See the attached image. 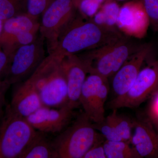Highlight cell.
I'll use <instances>...</instances> for the list:
<instances>
[{"label": "cell", "mask_w": 158, "mask_h": 158, "mask_svg": "<svg viewBox=\"0 0 158 158\" xmlns=\"http://www.w3.org/2000/svg\"><path fill=\"white\" fill-rule=\"evenodd\" d=\"M102 140L106 139L84 113L52 143L58 158H84L96 142Z\"/></svg>", "instance_id": "cell-3"}, {"label": "cell", "mask_w": 158, "mask_h": 158, "mask_svg": "<svg viewBox=\"0 0 158 158\" xmlns=\"http://www.w3.org/2000/svg\"><path fill=\"white\" fill-rule=\"evenodd\" d=\"M54 0H26V12L38 19Z\"/></svg>", "instance_id": "cell-24"}, {"label": "cell", "mask_w": 158, "mask_h": 158, "mask_svg": "<svg viewBox=\"0 0 158 158\" xmlns=\"http://www.w3.org/2000/svg\"><path fill=\"white\" fill-rule=\"evenodd\" d=\"M40 22L26 12L4 21L2 33L0 37V45L11 37L24 32H39Z\"/></svg>", "instance_id": "cell-16"}, {"label": "cell", "mask_w": 158, "mask_h": 158, "mask_svg": "<svg viewBox=\"0 0 158 158\" xmlns=\"http://www.w3.org/2000/svg\"><path fill=\"white\" fill-rule=\"evenodd\" d=\"M38 131L20 158H58L52 142Z\"/></svg>", "instance_id": "cell-17"}, {"label": "cell", "mask_w": 158, "mask_h": 158, "mask_svg": "<svg viewBox=\"0 0 158 158\" xmlns=\"http://www.w3.org/2000/svg\"><path fill=\"white\" fill-rule=\"evenodd\" d=\"M156 31L158 30V0H140Z\"/></svg>", "instance_id": "cell-26"}, {"label": "cell", "mask_w": 158, "mask_h": 158, "mask_svg": "<svg viewBox=\"0 0 158 158\" xmlns=\"http://www.w3.org/2000/svg\"><path fill=\"white\" fill-rule=\"evenodd\" d=\"M73 113V110L67 105L59 108L43 106L26 118L38 131L56 133L64 129L71 119Z\"/></svg>", "instance_id": "cell-10"}, {"label": "cell", "mask_w": 158, "mask_h": 158, "mask_svg": "<svg viewBox=\"0 0 158 158\" xmlns=\"http://www.w3.org/2000/svg\"><path fill=\"white\" fill-rule=\"evenodd\" d=\"M4 21H5L0 19V37H1V35H2V33Z\"/></svg>", "instance_id": "cell-32"}, {"label": "cell", "mask_w": 158, "mask_h": 158, "mask_svg": "<svg viewBox=\"0 0 158 158\" xmlns=\"http://www.w3.org/2000/svg\"><path fill=\"white\" fill-rule=\"evenodd\" d=\"M95 129L103 136L106 140L111 141H122L118 135L109 116L99 123H93Z\"/></svg>", "instance_id": "cell-23"}, {"label": "cell", "mask_w": 158, "mask_h": 158, "mask_svg": "<svg viewBox=\"0 0 158 158\" xmlns=\"http://www.w3.org/2000/svg\"><path fill=\"white\" fill-rule=\"evenodd\" d=\"M76 0H54L41 15L39 34L48 54L56 48L59 37L77 15Z\"/></svg>", "instance_id": "cell-5"}, {"label": "cell", "mask_w": 158, "mask_h": 158, "mask_svg": "<svg viewBox=\"0 0 158 158\" xmlns=\"http://www.w3.org/2000/svg\"><path fill=\"white\" fill-rule=\"evenodd\" d=\"M110 90L108 79L96 74H88L82 88L80 103L93 123L105 119V104Z\"/></svg>", "instance_id": "cell-8"}, {"label": "cell", "mask_w": 158, "mask_h": 158, "mask_svg": "<svg viewBox=\"0 0 158 158\" xmlns=\"http://www.w3.org/2000/svg\"><path fill=\"white\" fill-rule=\"evenodd\" d=\"M38 131L9 106L0 128V157L20 158Z\"/></svg>", "instance_id": "cell-4"}, {"label": "cell", "mask_w": 158, "mask_h": 158, "mask_svg": "<svg viewBox=\"0 0 158 158\" xmlns=\"http://www.w3.org/2000/svg\"><path fill=\"white\" fill-rule=\"evenodd\" d=\"M151 50V44H143L111 77L112 90L115 96L114 98L122 96L129 90Z\"/></svg>", "instance_id": "cell-12"}, {"label": "cell", "mask_w": 158, "mask_h": 158, "mask_svg": "<svg viewBox=\"0 0 158 158\" xmlns=\"http://www.w3.org/2000/svg\"><path fill=\"white\" fill-rule=\"evenodd\" d=\"M42 106L39 92L26 80L15 91L9 107L15 113L26 118Z\"/></svg>", "instance_id": "cell-15"}, {"label": "cell", "mask_w": 158, "mask_h": 158, "mask_svg": "<svg viewBox=\"0 0 158 158\" xmlns=\"http://www.w3.org/2000/svg\"><path fill=\"white\" fill-rule=\"evenodd\" d=\"M143 44L135 38L124 35L106 45L77 55L87 66L88 74H96L109 79Z\"/></svg>", "instance_id": "cell-2"}, {"label": "cell", "mask_w": 158, "mask_h": 158, "mask_svg": "<svg viewBox=\"0 0 158 158\" xmlns=\"http://www.w3.org/2000/svg\"><path fill=\"white\" fill-rule=\"evenodd\" d=\"M156 98L154 99V102L153 106L154 107L152 108L150 113H153L156 115H158V94L157 95Z\"/></svg>", "instance_id": "cell-31"}, {"label": "cell", "mask_w": 158, "mask_h": 158, "mask_svg": "<svg viewBox=\"0 0 158 158\" xmlns=\"http://www.w3.org/2000/svg\"><path fill=\"white\" fill-rule=\"evenodd\" d=\"M10 59L6 53L0 48V81H3L9 68Z\"/></svg>", "instance_id": "cell-28"}, {"label": "cell", "mask_w": 158, "mask_h": 158, "mask_svg": "<svg viewBox=\"0 0 158 158\" xmlns=\"http://www.w3.org/2000/svg\"><path fill=\"white\" fill-rule=\"evenodd\" d=\"M39 94L43 105L45 106L59 108L67 104V82L61 64Z\"/></svg>", "instance_id": "cell-14"}, {"label": "cell", "mask_w": 158, "mask_h": 158, "mask_svg": "<svg viewBox=\"0 0 158 158\" xmlns=\"http://www.w3.org/2000/svg\"><path fill=\"white\" fill-rule=\"evenodd\" d=\"M120 9L117 2L106 0L90 20L106 28L118 30L117 22Z\"/></svg>", "instance_id": "cell-18"}, {"label": "cell", "mask_w": 158, "mask_h": 158, "mask_svg": "<svg viewBox=\"0 0 158 158\" xmlns=\"http://www.w3.org/2000/svg\"><path fill=\"white\" fill-rule=\"evenodd\" d=\"M131 144L141 158H158V135L149 119L133 120Z\"/></svg>", "instance_id": "cell-13"}, {"label": "cell", "mask_w": 158, "mask_h": 158, "mask_svg": "<svg viewBox=\"0 0 158 158\" xmlns=\"http://www.w3.org/2000/svg\"><path fill=\"white\" fill-rule=\"evenodd\" d=\"M123 35L119 30L106 28L84 18L78 13L60 35L53 53L62 56L77 54L100 47Z\"/></svg>", "instance_id": "cell-1"}, {"label": "cell", "mask_w": 158, "mask_h": 158, "mask_svg": "<svg viewBox=\"0 0 158 158\" xmlns=\"http://www.w3.org/2000/svg\"><path fill=\"white\" fill-rule=\"evenodd\" d=\"M44 45V39L39 34L34 42L15 51L4 81L11 85L27 80L45 58Z\"/></svg>", "instance_id": "cell-6"}, {"label": "cell", "mask_w": 158, "mask_h": 158, "mask_svg": "<svg viewBox=\"0 0 158 158\" xmlns=\"http://www.w3.org/2000/svg\"><path fill=\"white\" fill-rule=\"evenodd\" d=\"M103 146L106 158H141L128 141L105 140Z\"/></svg>", "instance_id": "cell-19"}, {"label": "cell", "mask_w": 158, "mask_h": 158, "mask_svg": "<svg viewBox=\"0 0 158 158\" xmlns=\"http://www.w3.org/2000/svg\"><path fill=\"white\" fill-rule=\"evenodd\" d=\"M149 23L140 0L129 1L120 7L117 27L124 35L135 38H141L146 33Z\"/></svg>", "instance_id": "cell-9"}, {"label": "cell", "mask_w": 158, "mask_h": 158, "mask_svg": "<svg viewBox=\"0 0 158 158\" xmlns=\"http://www.w3.org/2000/svg\"><path fill=\"white\" fill-rule=\"evenodd\" d=\"M26 12V0H0V19L5 21Z\"/></svg>", "instance_id": "cell-22"}, {"label": "cell", "mask_w": 158, "mask_h": 158, "mask_svg": "<svg viewBox=\"0 0 158 158\" xmlns=\"http://www.w3.org/2000/svg\"><path fill=\"white\" fill-rule=\"evenodd\" d=\"M149 119L152 123L158 135V115L150 113Z\"/></svg>", "instance_id": "cell-30"}, {"label": "cell", "mask_w": 158, "mask_h": 158, "mask_svg": "<svg viewBox=\"0 0 158 158\" xmlns=\"http://www.w3.org/2000/svg\"><path fill=\"white\" fill-rule=\"evenodd\" d=\"M39 33V32L37 31L20 33L2 43L0 45V48L6 53L10 59L15 51L22 46L34 42L38 37Z\"/></svg>", "instance_id": "cell-20"}, {"label": "cell", "mask_w": 158, "mask_h": 158, "mask_svg": "<svg viewBox=\"0 0 158 158\" xmlns=\"http://www.w3.org/2000/svg\"><path fill=\"white\" fill-rule=\"evenodd\" d=\"M94 1L102 6V5L106 2V0H94Z\"/></svg>", "instance_id": "cell-33"}, {"label": "cell", "mask_w": 158, "mask_h": 158, "mask_svg": "<svg viewBox=\"0 0 158 158\" xmlns=\"http://www.w3.org/2000/svg\"><path fill=\"white\" fill-rule=\"evenodd\" d=\"M108 116L122 140L130 142L132 135L133 120L126 116L119 115L117 113V109H113V112Z\"/></svg>", "instance_id": "cell-21"}, {"label": "cell", "mask_w": 158, "mask_h": 158, "mask_svg": "<svg viewBox=\"0 0 158 158\" xmlns=\"http://www.w3.org/2000/svg\"><path fill=\"white\" fill-rule=\"evenodd\" d=\"M78 12L87 19H90L100 9L101 6L94 0H76Z\"/></svg>", "instance_id": "cell-25"}, {"label": "cell", "mask_w": 158, "mask_h": 158, "mask_svg": "<svg viewBox=\"0 0 158 158\" xmlns=\"http://www.w3.org/2000/svg\"><path fill=\"white\" fill-rule=\"evenodd\" d=\"M61 65L66 77L68 88L66 105L73 110L80 104L82 88L88 74V69L77 54L63 56Z\"/></svg>", "instance_id": "cell-11"}, {"label": "cell", "mask_w": 158, "mask_h": 158, "mask_svg": "<svg viewBox=\"0 0 158 158\" xmlns=\"http://www.w3.org/2000/svg\"><path fill=\"white\" fill-rule=\"evenodd\" d=\"M112 1H115L117 2H127L131 0H112Z\"/></svg>", "instance_id": "cell-34"}, {"label": "cell", "mask_w": 158, "mask_h": 158, "mask_svg": "<svg viewBox=\"0 0 158 158\" xmlns=\"http://www.w3.org/2000/svg\"></svg>", "instance_id": "cell-35"}, {"label": "cell", "mask_w": 158, "mask_h": 158, "mask_svg": "<svg viewBox=\"0 0 158 158\" xmlns=\"http://www.w3.org/2000/svg\"><path fill=\"white\" fill-rule=\"evenodd\" d=\"M10 85L4 80L0 81V114L5 104V96L6 92Z\"/></svg>", "instance_id": "cell-29"}, {"label": "cell", "mask_w": 158, "mask_h": 158, "mask_svg": "<svg viewBox=\"0 0 158 158\" xmlns=\"http://www.w3.org/2000/svg\"><path fill=\"white\" fill-rule=\"evenodd\" d=\"M106 140L98 141L87 152L84 158H106L103 144Z\"/></svg>", "instance_id": "cell-27"}, {"label": "cell", "mask_w": 158, "mask_h": 158, "mask_svg": "<svg viewBox=\"0 0 158 158\" xmlns=\"http://www.w3.org/2000/svg\"><path fill=\"white\" fill-rule=\"evenodd\" d=\"M158 89V60L151 62L139 72L127 92L110 103L113 109L138 107Z\"/></svg>", "instance_id": "cell-7"}]
</instances>
